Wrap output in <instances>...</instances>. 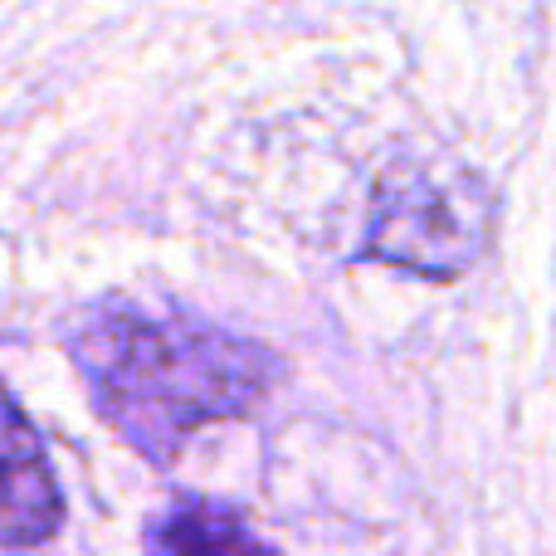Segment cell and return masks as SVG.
I'll return each mask as SVG.
<instances>
[{
    "mask_svg": "<svg viewBox=\"0 0 556 556\" xmlns=\"http://www.w3.org/2000/svg\"><path fill=\"white\" fill-rule=\"evenodd\" d=\"M68 352L98 415L152 464H172L205 425L250 415L274 381L264 346L211 323L132 307L88 313Z\"/></svg>",
    "mask_w": 556,
    "mask_h": 556,
    "instance_id": "obj_1",
    "label": "cell"
},
{
    "mask_svg": "<svg viewBox=\"0 0 556 556\" xmlns=\"http://www.w3.org/2000/svg\"><path fill=\"white\" fill-rule=\"evenodd\" d=\"M489 211L473 181L401 166L376 186L366 254L425 278H459L483 254Z\"/></svg>",
    "mask_w": 556,
    "mask_h": 556,
    "instance_id": "obj_2",
    "label": "cell"
},
{
    "mask_svg": "<svg viewBox=\"0 0 556 556\" xmlns=\"http://www.w3.org/2000/svg\"><path fill=\"white\" fill-rule=\"evenodd\" d=\"M59 522H64V498L45 459V444L0 386V547H39L59 532Z\"/></svg>",
    "mask_w": 556,
    "mask_h": 556,
    "instance_id": "obj_3",
    "label": "cell"
},
{
    "mask_svg": "<svg viewBox=\"0 0 556 556\" xmlns=\"http://www.w3.org/2000/svg\"><path fill=\"white\" fill-rule=\"evenodd\" d=\"M147 556H278L230 508L186 498L172 503L147 532Z\"/></svg>",
    "mask_w": 556,
    "mask_h": 556,
    "instance_id": "obj_4",
    "label": "cell"
}]
</instances>
